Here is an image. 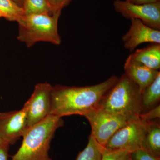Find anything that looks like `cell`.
Segmentation results:
<instances>
[{
  "label": "cell",
  "mask_w": 160,
  "mask_h": 160,
  "mask_svg": "<svg viewBox=\"0 0 160 160\" xmlns=\"http://www.w3.org/2000/svg\"><path fill=\"white\" fill-rule=\"evenodd\" d=\"M118 78L114 75L106 81L92 86H52L50 115L62 118L73 115L84 116L98 107L103 97Z\"/></svg>",
  "instance_id": "cell-1"
},
{
  "label": "cell",
  "mask_w": 160,
  "mask_h": 160,
  "mask_svg": "<svg viewBox=\"0 0 160 160\" xmlns=\"http://www.w3.org/2000/svg\"><path fill=\"white\" fill-rule=\"evenodd\" d=\"M64 125L62 118L49 115L29 127L22 145L11 160H49V152L56 131Z\"/></svg>",
  "instance_id": "cell-2"
},
{
  "label": "cell",
  "mask_w": 160,
  "mask_h": 160,
  "mask_svg": "<svg viewBox=\"0 0 160 160\" xmlns=\"http://www.w3.org/2000/svg\"><path fill=\"white\" fill-rule=\"evenodd\" d=\"M142 92L125 73L106 92L99 108L112 113L133 119L141 113Z\"/></svg>",
  "instance_id": "cell-3"
},
{
  "label": "cell",
  "mask_w": 160,
  "mask_h": 160,
  "mask_svg": "<svg viewBox=\"0 0 160 160\" xmlns=\"http://www.w3.org/2000/svg\"><path fill=\"white\" fill-rule=\"evenodd\" d=\"M61 12L53 14H33L25 16L18 22V41L28 48L40 42L59 46L62 42L58 29Z\"/></svg>",
  "instance_id": "cell-4"
},
{
  "label": "cell",
  "mask_w": 160,
  "mask_h": 160,
  "mask_svg": "<svg viewBox=\"0 0 160 160\" xmlns=\"http://www.w3.org/2000/svg\"><path fill=\"white\" fill-rule=\"evenodd\" d=\"M148 121L135 118L119 129L106 143L105 148L110 151H125L132 153L142 149Z\"/></svg>",
  "instance_id": "cell-5"
},
{
  "label": "cell",
  "mask_w": 160,
  "mask_h": 160,
  "mask_svg": "<svg viewBox=\"0 0 160 160\" xmlns=\"http://www.w3.org/2000/svg\"><path fill=\"white\" fill-rule=\"evenodd\" d=\"M84 117L91 126L90 135L103 147L119 129L133 119L113 114L99 107L89 112Z\"/></svg>",
  "instance_id": "cell-6"
},
{
  "label": "cell",
  "mask_w": 160,
  "mask_h": 160,
  "mask_svg": "<svg viewBox=\"0 0 160 160\" xmlns=\"http://www.w3.org/2000/svg\"><path fill=\"white\" fill-rule=\"evenodd\" d=\"M115 11L128 19H138L150 28L160 30V2L137 5L126 1L115 0Z\"/></svg>",
  "instance_id": "cell-7"
},
{
  "label": "cell",
  "mask_w": 160,
  "mask_h": 160,
  "mask_svg": "<svg viewBox=\"0 0 160 160\" xmlns=\"http://www.w3.org/2000/svg\"><path fill=\"white\" fill-rule=\"evenodd\" d=\"M52 86L48 82L38 83L23 108L27 113L28 128L50 115V96Z\"/></svg>",
  "instance_id": "cell-8"
},
{
  "label": "cell",
  "mask_w": 160,
  "mask_h": 160,
  "mask_svg": "<svg viewBox=\"0 0 160 160\" xmlns=\"http://www.w3.org/2000/svg\"><path fill=\"white\" fill-rule=\"evenodd\" d=\"M28 129L27 113L24 108L0 112V137L9 145L22 137Z\"/></svg>",
  "instance_id": "cell-9"
},
{
  "label": "cell",
  "mask_w": 160,
  "mask_h": 160,
  "mask_svg": "<svg viewBox=\"0 0 160 160\" xmlns=\"http://www.w3.org/2000/svg\"><path fill=\"white\" fill-rule=\"evenodd\" d=\"M130 20V28L122 37L125 49L132 52L143 43L160 44V30L150 28L139 20Z\"/></svg>",
  "instance_id": "cell-10"
},
{
  "label": "cell",
  "mask_w": 160,
  "mask_h": 160,
  "mask_svg": "<svg viewBox=\"0 0 160 160\" xmlns=\"http://www.w3.org/2000/svg\"><path fill=\"white\" fill-rule=\"evenodd\" d=\"M125 73L137 84L142 92L160 73L159 70L149 68L133 59L129 55L124 64Z\"/></svg>",
  "instance_id": "cell-11"
},
{
  "label": "cell",
  "mask_w": 160,
  "mask_h": 160,
  "mask_svg": "<svg viewBox=\"0 0 160 160\" xmlns=\"http://www.w3.org/2000/svg\"><path fill=\"white\" fill-rule=\"evenodd\" d=\"M142 149L160 158V125L158 119L148 121Z\"/></svg>",
  "instance_id": "cell-12"
},
{
  "label": "cell",
  "mask_w": 160,
  "mask_h": 160,
  "mask_svg": "<svg viewBox=\"0 0 160 160\" xmlns=\"http://www.w3.org/2000/svg\"><path fill=\"white\" fill-rule=\"evenodd\" d=\"M133 59L151 69L160 68V44H153L143 49H137L130 54Z\"/></svg>",
  "instance_id": "cell-13"
},
{
  "label": "cell",
  "mask_w": 160,
  "mask_h": 160,
  "mask_svg": "<svg viewBox=\"0 0 160 160\" xmlns=\"http://www.w3.org/2000/svg\"><path fill=\"white\" fill-rule=\"evenodd\" d=\"M160 101V73L142 92L140 114L159 105Z\"/></svg>",
  "instance_id": "cell-14"
},
{
  "label": "cell",
  "mask_w": 160,
  "mask_h": 160,
  "mask_svg": "<svg viewBox=\"0 0 160 160\" xmlns=\"http://www.w3.org/2000/svg\"><path fill=\"white\" fill-rule=\"evenodd\" d=\"M0 12L6 20L17 22L25 16L22 7L13 0H0Z\"/></svg>",
  "instance_id": "cell-15"
},
{
  "label": "cell",
  "mask_w": 160,
  "mask_h": 160,
  "mask_svg": "<svg viewBox=\"0 0 160 160\" xmlns=\"http://www.w3.org/2000/svg\"><path fill=\"white\" fill-rule=\"evenodd\" d=\"M22 7L25 16L53 14L52 7L47 0H24Z\"/></svg>",
  "instance_id": "cell-16"
},
{
  "label": "cell",
  "mask_w": 160,
  "mask_h": 160,
  "mask_svg": "<svg viewBox=\"0 0 160 160\" xmlns=\"http://www.w3.org/2000/svg\"><path fill=\"white\" fill-rule=\"evenodd\" d=\"M102 158L101 146L90 135L86 148L80 152L76 160H102Z\"/></svg>",
  "instance_id": "cell-17"
},
{
  "label": "cell",
  "mask_w": 160,
  "mask_h": 160,
  "mask_svg": "<svg viewBox=\"0 0 160 160\" xmlns=\"http://www.w3.org/2000/svg\"><path fill=\"white\" fill-rule=\"evenodd\" d=\"M102 160H130L131 153L125 151H110L101 146Z\"/></svg>",
  "instance_id": "cell-18"
},
{
  "label": "cell",
  "mask_w": 160,
  "mask_h": 160,
  "mask_svg": "<svg viewBox=\"0 0 160 160\" xmlns=\"http://www.w3.org/2000/svg\"><path fill=\"white\" fill-rule=\"evenodd\" d=\"M132 160H160V158L156 157L153 155L140 149L131 153Z\"/></svg>",
  "instance_id": "cell-19"
},
{
  "label": "cell",
  "mask_w": 160,
  "mask_h": 160,
  "mask_svg": "<svg viewBox=\"0 0 160 160\" xmlns=\"http://www.w3.org/2000/svg\"><path fill=\"white\" fill-rule=\"evenodd\" d=\"M140 118L146 121H152L159 119L160 118V105L144 113L139 115Z\"/></svg>",
  "instance_id": "cell-20"
},
{
  "label": "cell",
  "mask_w": 160,
  "mask_h": 160,
  "mask_svg": "<svg viewBox=\"0 0 160 160\" xmlns=\"http://www.w3.org/2000/svg\"><path fill=\"white\" fill-rule=\"evenodd\" d=\"M72 0H53L52 2L53 14L58 11H62V9L68 6Z\"/></svg>",
  "instance_id": "cell-21"
},
{
  "label": "cell",
  "mask_w": 160,
  "mask_h": 160,
  "mask_svg": "<svg viewBox=\"0 0 160 160\" xmlns=\"http://www.w3.org/2000/svg\"><path fill=\"white\" fill-rule=\"evenodd\" d=\"M10 145L4 142L0 145V160H8Z\"/></svg>",
  "instance_id": "cell-22"
},
{
  "label": "cell",
  "mask_w": 160,
  "mask_h": 160,
  "mask_svg": "<svg viewBox=\"0 0 160 160\" xmlns=\"http://www.w3.org/2000/svg\"><path fill=\"white\" fill-rule=\"evenodd\" d=\"M126 1L132 4L137 5H142L160 2V0H126Z\"/></svg>",
  "instance_id": "cell-23"
},
{
  "label": "cell",
  "mask_w": 160,
  "mask_h": 160,
  "mask_svg": "<svg viewBox=\"0 0 160 160\" xmlns=\"http://www.w3.org/2000/svg\"><path fill=\"white\" fill-rule=\"evenodd\" d=\"M13 1L20 6H22L24 0H13Z\"/></svg>",
  "instance_id": "cell-24"
},
{
  "label": "cell",
  "mask_w": 160,
  "mask_h": 160,
  "mask_svg": "<svg viewBox=\"0 0 160 160\" xmlns=\"http://www.w3.org/2000/svg\"><path fill=\"white\" fill-rule=\"evenodd\" d=\"M4 142H5V141H4V140H3L2 139V138L0 137V145H1V144H2V143Z\"/></svg>",
  "instance_id": "cell-25"
},
{
  "label": "cell",
  "mask_w": 160,
  "mask_h": 160,
  "mask_svg": "<svg viewBox=\"0 0 160 160\" xmlns=\"http://www.w3.org/2000/svg\"><path fill=\"white\" fill-rule=\"evenodd\" d=\"M47 1L49 2V3H50V5H51V6L52 2V1H53V0H47Z\"/></svg>",
  "instance_id": "cell-26"
},
{
  "label": "cell",
  "mask_w": 160,
  "mask_h": 160,
  "mask_svg": "<svg viewBox=\"0 0 160 160\" xmlns=\"http://www.w3.org/2000/svg\"><path fill=\"white\" fill-rule=\"evenodd\" d=\"M4 18V17H3V14H2V13H1V12H0V18Z\"/></svg>",
  "instance_id": "cell-27"
},
{
  "label": "cell",
  "mask_w": 160,
  "mask_h": 160,
  "mask_svg": "<svg viewBox=\"0 0 160 160\" xmlns=\"http://www.w3.org/2000/svg\"><path fill=\"white\" fill-rule=\"evenodd\" d=\"M49 160H52V159L51 158H50V159H49Z\"/></svg>",
  "instance_id": "cell-28"
},
{
  "label": "cell",
  "mask_w": 160,
  "mask_h": 160,
  "mask_svg": "<svg viewBox=\"0 0 160 160\" xmlns=\"http://www.w3.org/2000/svg\"><path fill=\"white\" fill-rule=\"evenodd\" d=\"M132 160L131 159V160Z\"/></svg>",
  "instance_id": "cell-29"
}]
</instances>
